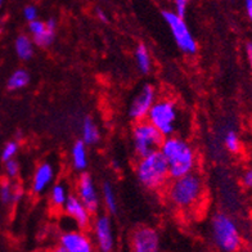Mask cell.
I'll return each mask as SVG.
<instances>
[{
  "mask_svg": "<svg viewBox=\"0 0 252 252\" xmlns=\"http://www.w3.org/2000/svg\"><path fill=\"white\" fill-rule=\"evenodd\" d=\"M159 151L169 165L170 179L182 178L196 169L197 156L193 147L178 136H166Z\"/></svg>",
  "mask_w": 252,
  "mask_h": 252,
  "instance_id": "6da1fadb",
  "label": "cell"
},
{
  "mask_svg": "<svg viewBox=\"0 0 252 252\" xmlns=\"http://www.w3.org/2000/svg\"><path fill=\"white\" fill-rule=\"evenodd\" d=\"M135 174L140 184L152 192L165 188L170 179L169 165L159 150L139 157L135 166Z\"/></svg>",
  "mask_w": 252,
  "mask_h": 252,
  "instance_id": "7a4b0ae2",
  "label": "cell"
},
{
  "mask_svg": "<svg viewBox=\"0 0 252 252\" xmlns=\"http://www.w3.org/2000/svg\"><path fill=\"white\" fill-rule=\"evenodd\" d=\"M203 188L201 175L192 171L182 178L173 179L167 188V198L178 209L188 210L202 198Z\"/></svg>",
  "mask_w": 252,
  "mask_h": 252,
  "instance_id": "3957f363",
  "label": "cell"
},
{
  "mask_svg": "<svg viewBox=\"0 0 252 252\" xmlns=\"http://www.w3.org/2000/svg\"><path fill=\"white\" fill-rule=\"evenodd\" d=\"M211 233L215 245L222 252H236L241 246V232L236 220L225 213H216L211 219Z\"/></svg>",
  "mask_w": 252,
  "mask_h": 252,
  "instance_id": "277c9868",
  "label": "cell"
},
{
  "mask_svg": "<svg viewBox=\"0 0 252 252\" xmlns=\"http://www.w3.org/2000/svg\"><path fill=\"white\" fill-rule=\"evenodd\" d=\"M146 120L150 121L165 138L173 135L178 121V106L174 100L167 98L156 99Z\"/></svg>",
  "mask_w": 252,
  "mask_h": 252,
  "instance_id": "5b68a950",
  "label": "cell"
},
{
  "mask_svg": "<svg viewBox=\"0 0 252 252\" xmlns=\"http://www.w3.org/2000/svg\"><path fill=\"white\" fill-rule=\"evenodd\" d=\"M162 18L165 24L169 26L174 41L183 53L189 54V56L196 54L198 50V44L193 36L192 31L189 30L184 17L179 16L176 12L163 10Z\"/></svg>",
  "mask_w": 252,
  "mask_h": 252,
  "instance_id": "8992f818",
  "label": "cell"
},
{
  "mask_svg": "<svg viewBox=\"0 0 252 252\" xmlns=\"http://www.w3.org/2000/svg\"><path fill=\"white\" fill-rule=\"evenodd\" d=\"M133 147L136 156L144 157L153 151H158L165 136L147 120L138 121L133 127Z\"/></svg>",
  "mask_w": 252,
  "mask_h": 252,
  "instance_id": "52a82bcc",
  "label": "cell"
},
{
  "mask_svg": "<svg viewBox=\"0 0 252 252\" xmlns=\"http://www.w3.org/2000/svg\"><path fill=\"white\" fill-rule=\"evenodd\" d=\"M156 89L153 88L151 84H146L142 89L139 90V93L134 96L133 102L129 107V117L133 121L138 123V121H143L147 119V115L150 112L151 107L153 106V103L156 102Z\"/></svg>",
  "mask_w": 252,
  "mask_h": 252,
  "instance_id": "ba28073f",
  "label": "cell"
},
{
  "mask_svg": "<svg viewBox=\"0 0 252 252\" xmlns=\"http://www.w3.org/2000/svg\"><path fill=\"white\" fill-rule=\"evenodd\" d=\"M133 252H159L158 233L151 226L142 225L134 229L131 234Z\"/></svg>",
  "mask_w": 252,
  "mask_h": 252,
  "instance_id": "9c48e42d",
  "label": "cell"
},
{
  "mask_svg": "<svg viewBox=\"0 0 252 252\" xmlns=\"http://www.w3.org/2000/svg\"><path fill=\"white\" fill-rule=\"evenodd\" d=\"M77 197L84 203L92 215L98 213L100 205V198L96 190V186L92 175L84 171L77 182Z\"/></svg>",
  "mask_w": 252,
  "mask_h": 252,
  "instance_id": "30bf717a",
  "label": "cell"
},
{
  "mask_svg": "<svg viewBox=\"0 0 252 252\" xmlns=\"http://www.w3.org/2000/svg\"><path fill=\"white\" fill-rule=\"evenodd\" d=\"M57 30V22L54 18L48 21H40L39 18L32 22H29V32L33 44L39 48L50 47L54 41Z\"/></svg>",
  "mask_w": 252,
  "mask_h": 252,
  "instance_id": "8fae6325",
  "label": "cell"
},
{
  "mask_svg": "<svg viewBox=\"0 0 252 252\" xmlns=\"http://www.w3.org/2000/svg\"><path fill=\"white\" fill-rule=\"evenodd\" d=\"M94 234L100 252H112L115 246L112 222L107 215H99L94 221Z\"/></svg>",
  "mask_w": 252,
  "mask_h": 252,
  "instance_id": "7c38bea8",
  "label": "cell"
},
{
  "mask_svg": "<svg viewBox=\"0 0 252 252\" xmlns=\"http://www.w3.org/2000/svg\"><path fill=\"white\" fill-rule=\"evenodd\" d=\"M60 246L67 252H94L90 238L80 230L63 233L60 238Z\"/></svg>",
  "mask_w": 252,
  "mask_h": 252,
  "instance_id": "4fadbf2b",
  "label": "cell"
},
{
  "mask_svg": "<svg viewBox=\"0 0 252 252\" xmlns=\"http://www.w3.org/2000/svg\"><path fill=\"white\" fill-rule=\"evenodd\" d=\"M63 210L70 216L73 221L76 222L80 229H87L92 220V214L88 211V209L84 206V203L80 201L77 196L68 194L66 202L63 205Z\"/></svg>",
  "mask_w": 252,
  "mask_h": 252,
  "instance_id": "5bb4252c",
  "label": "cell"
},
{
  "mask_svg": "<svg viewBox=\"0 0 252 252\" xmlns=\"http://www.w3.org/2000/svg\"><path fill=\"white\" fill-rule=\"evenodd\" d=\"M54 178V169L53 166L48 162H44L39 166L33 174L32 178V190L33 193H43L48 187L50 186V183L53 182Z\"/></svg>",
  "mask_w": 252,
  "mask_h": 252,
  "instance_id": "9a60e30c",
  "label": "cell"
},
{
  "mask_svg": "<svg viewBox=\"0 0 252 252\" xmlns=\"http://www.w3.org/2000/svg\"><path fill=\"white\" fill-rule=\"evenodd\" d=\"M71 161L73 169L84 173L88 167V148L83 140H76L71 150Z\"/></svg>",
  "mask_w": 252,
  "mask_h": 252,
  "instance_id": "2e32d148",
  "label": "cell"
},
{
  "mask_svg": "<svg viewBox=\"0 0 252 252\" xmlns=\"http://www.w3.org/2000/svg\"><path fill=\"white\" fill-rule=\"evenodd\" d=\"M14 50H16L17 57L21 61H30L33 57V50H35V44L32 39L29 35H18L14 41Z\"/></svg>",
  "mask_w": 252,
  "mask_h": 252,
  "instance_id": "e0dca14e",
  "label": "cell"
},
{
  "mask_svg": "<svg viewBox=\"0 0 252 252\" xmlns=\"http://www.w3.org/2000/svg\"><path fill=\"white\" fill-rule=\"evenodd\" d=\"M100 139L99 127L90 117H85L81 124V140L87 146H93L96 144Z\"/></svg>",
  "mask_w": 252,
  "mask_h": 252,
  "instance_id": "ac0fdd59",
  "label": "cell"
},
{
  "mask_svg": "<svg viewBox=\"0 0 252 252\" xmlns=\"http://www.w3.org/2000/svg\"><path fill=\"white\" fill-rule=\"evenodd\" d=\"M30 84V73L24 68H18L13 71L7 81V88L10 92H18L22 90Z\"/></svg>",
  "mask_w": 252,
  "mask_h": 252,
  "instance_id": "d6986e66",
  "label": "cell"
},
{
  "mask_svg": "<svg viewBox=\"0 0 252 252\" xmlns=\"http://www.w3.org/2000/svg\"><path fill=\"white\" fill-rule=\"evenodd\" d=\"M135 62L140 72L144 75L150 73L151 68H152V60H151L150 50L144 44H139L135 48Z\"/></svg>",
  "mask_w": 252,
  "mask_h": 252,
  "instance_id": "ffe728a7",
  "label": "cell"
},
{
  "mask_svg": "<svg viewBox=\"0 0 252 252\" xmlns=\"http://www.w3.org/2000/svg\"><path fill=\"white\" fill-rule=\"evenodd\" d=\"M102 199L104 202V206L108 210V213L116 215L119 205H117L116 192H115L113 186L110 182H104L102 184Z\"/></svg>",
  "mask_w": 252,
  "mask_h": 252,
  "instance_id": "44dd1931",
  "label": "cell"
},
{
  "mask_svg": "<svg viewBox=\"0 0 252 252\" xmlns=\"http://www.w3.org/2000/svg\"><path fill=\"white\" fill-rule=\"evenodd\" d=\"M222 143L225 150L230 153H238L241 151V139L234 129H226L222 134Z\"/></svg>",
  "mask_w": 252,
  "mask_h": 252,
  "instance_id": "7402d4cb",
  "label": "cell"
},
{
  "mask_svg": "<svg viewBox=\"0 0 252 252\" xmlns=\"http://www.w3.org/2000/svg\"><path fill=\"white\" fill-rule=\"evenodd\" d=\"M67 197H68V193H67L66 187L58 183V184H54L52 187V190H50V202L54 207H63L64 202H66Z\"/></svg>",
  "mask_w": 252,
  "mask_h": 252,
  "instance_id": "603a6c76",
  "label": "cell"
},
{
  "mask_svg": "<svg viewBox=\"0 0 252 252\" xmlns=\"http://www.w3.org/2000/svg\"><path fill=\"white\" fill-rule=\"evenodd\" d=\"M13 188L9 180H3L0 184V201L4 205L13 203Z\"/></svg>",
  "mask_w": 252,
  "mask_h": 252,
  "instance_id": "cb8c5ba5",
  "label": "cell"
},
{
  "mask_svg": "<svg viewBox=\"0 0 252 252\" xmlns=\"http://www.w3.org/2000/svg\"><path fill=\"white\" fill-rule=\"evenodd\" d=\"M18 148H20V144H18L17 140H10V142H8L4 146L3 151H1V161L7 162L9 159L14 158L17 153H18Z\"/></svg>",
  "mask_w": 252,
  "mask_h": 252,
  "instance_id": "d4e9b609",
  "label": "cell"
},
{
  "mask_svg": "<svg viewBox=\"0 0 252 252\" xmlns=\"http://www.w3.org/2000/svg\"><path fill=\"white\" fill-rule=\"evenodd\" d=\"M5 173H7L9 178H16L18 173H20V163L17 162L14 158L7 161L5 162Z\"/></svg>",
  "mask_w": 252,
  "mask_h": 252,
  "instance_id": "484cf974",
  "label": "cell"
},
{
  "mask_svg": "<svg viewBox=\"0 0 252 252\" xmlns=\"http://www.w3.org/2000/svg\"><path fill=\"white\" fill-rule=\"evenodd\" d=\"M24 17L27 22H32L37 20V9L35 5H26L24 8Z\"/></svg>",
  "mask_w": 252,
  "mask_h": 252,
  "instance_id": "4316f807",
  "label": "cell"
},
{
  "mask_svg": "<svg viewBox=\"0 0 252 252\" xmlns=\"http://www.w3.org/2000/svg\"><path fill=\"white\" fill-rule=\"evenodd\" d=\"M174 3H175V12L179 16L184 17L186 16L187 12V7H188L189 0H174Z\"/></svg>",
  "mask_w": 252,
  "mask_h": 252,
  "instance_id": "83f0119b",
  "label": "cell"
},
{
  "mask_svg": "<svg viewBox=\"0 0 252 252\" xmlns=\"http://www.w3.org/2000/svg\"><path fill=\"white\" fill-rule=\"evenodd\" d=\"M242 184L246 188L252 189V166L246 170L242 175Z\"/></svg>",
  "mask_w": 252,
  "mask_h": 252,
  "instance_id": "f1b7e54d",
  "label": "cell"
},
{
  "mask_svg": "<svg viewBox=\"0 0 252 252\" xmlns=\"http://www.w3.org/2000/svg\"><path fill=\"white\" fill-rule=\"evenodd\" d=\"M246 54H247V60H249L250 67L252 70V41H249L246 44Z\"/></svg>",
  "mask_w": 252,
  "mask_h": 252,
  "instance_id": "f546056e",
  "label": "cell"
},
{
  "mask_svg": "<svg viewBox=\"0 0 252 252\" xmlns=\"http://www.w3.org/2000/svg\"><path fill=\"white\" fill-rule=\"evenodd\" d=\"M245 9L247 17L250 18V21L252 22V0H245Z\"/></svg>",
  "mask_w": 252,
  "mask_h": 252,
  "instance_id": "4dcf8cb0",
  "label": "cell"
},
{
  "mask_svg": "<svg viewBox=\"0 0 252 252\" xmlns=\"http://www.w3.org/2000/svg\"><path fill=\"white\" fill-rule=\"evenodd\" d=\"M96 17H98L102 22H107V21H108V17H107V14L104 13L102 9H96Z\"/></svg>",
  "mask_w": 252,
  "mask_h": 252,
  "instance_id": "1f68e13d",
  "label": "cell"
},
{
  "mask_svg": "<svg viewBox=\"0 0 252 252\" xmlns=\"http://www.w3.org/2000/svg\"><path fill=\"white\" fill-rule=\"evenodd\" d=\"M53 252H67V251L64 249H63V247H61V246H60V247H57V249L54 250Z\"/></svg>",
  "mask_w": 252,
  "mask_h": 252,
  "instance_id": "d6a6232c",
  "label": "cell"
},
{
  "mask_svg": "<svg viewBox=\"0 0 252 252\" xmlns=\"http://www.w3.org/2000/svg\"><path fill=\"white\" fill-rule=\"evenodd\" d=\"M4 3H5V0H0V8L3 7V5H4Z\"/></svg>",
  "mask_w": 252,
  "mask_h": 252,
  "instance_id": "836d02e7",
  "label": "cell"
},
{
  "mask_svg": "<svg viewBox=\"0 0 252 252\" xmlns=\"http://www.w3.org/2000/svg\"><path fill=\"white\" fill-rule=\"evenodd\" d=\"M232 1H233V0H232Z\"/></svg>",
  "mask_w": 252,
  "mask_h": 252,
  "instance_id": "e575fe53",
  "label": "cell"
}]
</instances>
